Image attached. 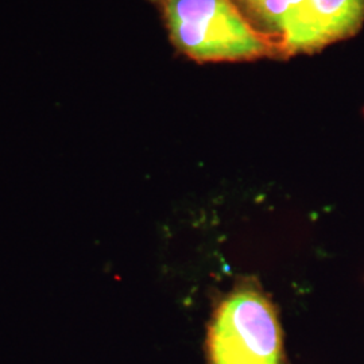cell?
I'll return each instance as SVG.
<instances>
[{
	"label": "cell",
	"instance_id": "5",
	"mask_svg": "<svg viewBox=\"0 0 364 364\" xmlns=\"http://www.w3.org/2000/svg\"><path fill=\"white\" fill-rule=\"evenodd\" d=\"M159 1H162V0H159Z\"/></svg>",
	"mask_w": 364,
	"mask_h": 364
},
{
	"label": "cell",
	"instance_id": "1",
	"mask_svg": "<svg viewBox=\"0 0 364 364\" xmlns=\"http://www.w3.org/2000/svg\"><path fill=\"white\" fill-rule=\"evenodd\" d=\"M207 364H289L278 311L246 277L215 305L205 338Z\"/></svg>",
	"mask_w": 364,
	"mask_h": 364
},
{
	"label": "cell",
	"instance_id": "4",
	"mask_svg": "<svg viewBox=\"0 0 364 364\" xmlns=\"http://www.w3.org/2000/svg\"><path fill=\"white\" fill-rule=\"evenodd\" d=\"M262 22L281 31L287 15L302 0H240Z\"/></svg>",
	"mask_w": 364,
	"mask_h": 364
},
{
	"label": "cell",
	"instance_id": "3",
	"mask_svg": "<svg viewBox=\"0 0 364 364\" xmlns=\"http://www.w3.org/2000/svg\"><path fill=\"white\" fill-rule=\"evenodd\" d=\"M364 22V0H302L281 28L287 54L320 50L353 36Z\"/></svg>",
	"mask_w": 364,
	"mask_h": 364
},
{
	"label": "cell",
	"instance_id": "2",
	"mask_svg": "<svg viewBox=\"0 0 364 364\" xmlns=\"http://www.w3.org/2000/svg\"><path fill=\"white\" fill-rule=\"evenodd\" d=\"M171 42L200 63L254 60L277 46L259 34L231 0H162Z\"/></svg>",
	"mask_w": 364,
	"mask_h": 364
}]
</instances>
